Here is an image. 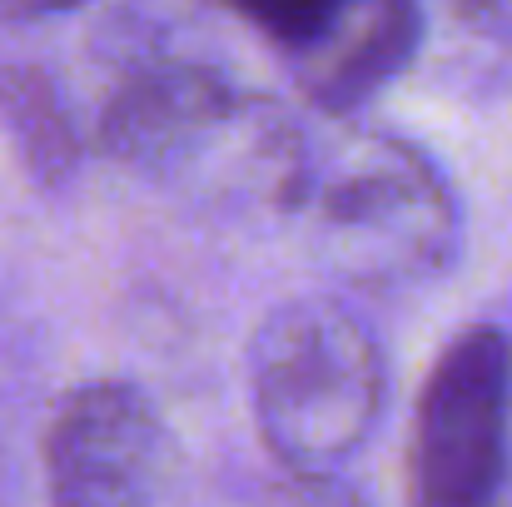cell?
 Here are the masks:
<instances>
[{
  "label": "cell",
  "mask_w": 512,
  "mask_h": 507,
  "mask_svg": "<svg viewBox=\"0 0 512 507\" xmlns=\"http://www.w3.org/2000/svg\"><path fill=\"white\" fill-rule=\"evenodd\" d=\"M40 458L55 507H179L189 473L160 403L120 378L65 393Z\"/></svg>",
  "instance_id": "obj_5"
},
{
  "label": "cell",
  "mask_w": 512,
  "mask_h": 507,
  "mask_svg": "<svg viewBox=\"0 0 512 507\" xmlns=\"http://www.w3.org/2000/svg\"><path fill=\"white\" fill-rule=\"evenodd\" d=\"M294 214L309 224L319 259L368 289L423 284L458 249V204L438 165L378 130L309 145Z\"/></svg>",
  "instance_id": "obj_3"
},
{
  "label": "cell",
  "mask_w": 512,
  "mask_h": 507,
  "mask_svg": "<svg viewBox=\"0 0 512 507\" xmlns=\"http://www.w3.org/2000/svg\"><path fill=\"white\" fill-rule=\"evenodd\" d=\"M0 120H5L10 140L20 145L25 165L40 179H55L70 165L75 140H70V125H65V105L40 70H30V65L0 70Z\"/></svg>",
  "instance_id": "obj_7"
},
{
  "label": "cell",
  "mask_w": 512,
  "mask_h": 507,
  "mask_svg": "<svg viewBox=\"0 0 512 507\" xmlns=\"http://www.w3.org/2000/svg\"><path fill=\"white\" fill-rule=\"evenodd\" d=\"M264 507H368V503L343 478H284L264 498Z\"/></svg>",
  "instance_id": "obj_8"
},
{
  "label": "cell",
  "mask_w": 512,
  "mask_h": 507,
  "mask_svg": "<svg viewBox=\"0 0 512 507\" xmlns=\"http://www.w3.org/2000/svg\"><path fill=\"white\" fill-rule=\"evenodd\" d=\"M512 343L493 324L453 338L413 413L403 507H493L508 473Z\"/></svg>",
  "instance_id": "obj_4"
},
{
  "label": "cell",
  "mask_w": 512,
  "mask_h": 507,
  "mask_svg": "<svg viewBox=\"0 0 512 507\" xmlns=\"http://www.w3.org/2000/svg\"><path fill=\"white\" fill-rule=\"evenodd\" d=\"M249 25L284 55L294 85L324 115H348L373 100L418 50L423 15L398 0L378 5H254Z\"/></svg>",
  "instance_id": "obj_6"
},
{
  "label": "cell",
  "mask_w": 512,
  "mask_h": 507,
  "mask_svg": "<svg viewBox=\"0 0 512 507\" xmlns=\"http://www.w3.org/2000/svg\"><path fill=\"white\" fill-rule=\"evenodd\" d=\"M468 25L488 30V35H508L512 40V0H498V5H463L458 10Z\"/></svg>",
  "instance_id": "obj_9"
},
{
  "label": "cell",
  "mask_w": 512,
  "mask_h": 507,
  "mask_svg": "<svg viewBox=\"0 0 512 507\" xmlns=\"http://www.w3.org/2000/svg\"><path fill=\"white\" fill-rule=\"evenodd\" d=\"M383 393V343L339 299H289L249 338V408L289 478H334L378 428Z\"/></svg>",
  "instance_id": "obj_2"
},
{
  "label": "cell",
  "mask_w": 512,
  "mask_h": 507,
  "mask_svg": "<svg viewBox=\"0 0 512 507\" xmlns=\"http://www.w3.org/2000/svg\"><path fill=\"white\" fill-rule=\"evenodd\" d=\"M100 150L110 160L199 199L294 214L309 135L269 100L194 55H140L100 100Z\"/></svg>",
  "instance_id": "obj_1"
}]
</instances>
